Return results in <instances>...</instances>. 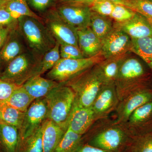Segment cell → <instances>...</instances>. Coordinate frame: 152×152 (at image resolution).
<instances>
[{
    "mask_svg": "<svg viewBox=\"0 0 152 152\" xmlns=\"http://www.w3.org/2000/svg\"><path fill=\"white\" fill-rule=\"evenodd\" d=\"M55 8L61 18L76 29L89 27L92 12L89 6L83 4H57Z\"/></svg>",
    "mask_w": 152,
    "mask_h": 152,
    "instance_id": "cell-10",
    "label": "cell"
},
{
    "mask_svg": "<svg viewBox=\"0 0 152 152\" xmlns=\"http://www.w3.org/2000/svg\"><path fill=\"white\" fill-rule=\"evenodd\" d=\"M41 59L29 51L15 58L0 74V80L23 86L34 76L39 75Z\"/></svg>",
    "mask_w": 152,
    "mask_h": 152,
    "instance_id": "cell-5",
    "label": "cell"
},
{
    "mask_svg": "<svg viewBox=\"0 0 152 152\" xmlns=\"http://www.w3.org/2000/svg\"><path fill=\"white\" fill-rule=\"evenodd\" d=\"M129 149L132 152H152V131L133 137Z\"/></svg>",
    "mask_w": 152,
    "mask_h": 152,
    "instance_id": "cell-31",
    "label": "cell"
},
{
    "mask_svg": "<svg viewBox=\"0 0 152 152\" xmlns=\"http://www.w3.org/2000/svg\"><path fill=\"white\" fill-rule=\"evenodd\" d=\"M130 37L137 39L152 36V29L145 17L137 12L132 18L124 23H114Z\"/></svg>",
    "mask_w": 152,
    "mask_h": 152,
    "instance_id": "cell-17",
    "label": "cell"
},
{
    "mask_svg": "<svg viewBox=\"0 0 152 152\" xmlns=\"http://www.w3.org/2000/svg\"><path fill=\"white\" fill-rule=\"evenodd\" d=\"M96 1H97V0H87L85 4L90 6L92 3ZM110 1H112L115 4H120L123 5L126 7L127 5L128 0H110Z\"/></svg>",
    "mask_w": 152,
    "mask_h": 152,
    "instance_id": "cell-42",
    "label": "cell"
},
{
    "mask_svg": "<svg viewBox=\"0 0 152 152\" xmlns=\"http://www.w3.org/2000/svg\"><path fill=\"white\" fill-rule=\"evenodd\" d=\"M132 39L119 28L115 26L102 40L101 53L104 59L115 58L130 51Z\"/></svg>",
    "mask_w": 152,
    "mask_h": 152,
    "instance_id": "cell-11",
    "label": "cell"
},
{
    "mask_svg": "<svg viewBox=\"0 0 152 152\" xmlns=\"http://www.w3.org/2000/svg\"><path fill=\"white\" fill-rule=\"evenodd\" d=\"M27 51V47L18 26L11 31L0 50V74L15 58Z\"/></svg>",
    "mask_w": 152,
    "mask_h": 152,
    "instance_id": "cell-15",
    "label": "cell"
},
{
    "mask_svg": "<svg viewBox=\"0 0 152 152\" xmlns=\"http://www.w3.org/2000/svg\"><path fill=\"white\" fill-rule=\"evenodd\" d=\"M150 1H151L152 2V0H150Z\"/></svg>",
    "mask_w": 152,
    "mask_h": 152,
    "instance_id": "cell-46",
    "label": "cell"
},
{
    "mask_svg": "<svg viewBox=\"0 0 152 152\" xmlns=\"http://www.w3.org/2000/svg\"><path fill=\"white\" fill-rule=\"evenodd\" d=\"M145 75V69L138 60L127 56L125 58L115 82L120 101L132 93L146 88L143 83Z\"/></svg>",
    "mask_w": 152,
    "mask_h": 152,
    "instance_id": "cell-4",
    "label": "cell"
},
{
    "mask_svg": "<svg viewBox=\"0 0 152 152\" xmlns=\"http://www.w3.org/2000/svg\"><path fill=\"white\" fill-rule=\"evenodd\" d=\"M115 3L110 0H97L90 5L91 10L102 15L110 17Z\"/></svg>",
    "mask_w": 152,
    "mask_h": 152,
    "instance_id": "cell-35",
    "label": "cell"
},
{
    "mask_svg": "<svg viewBox=\"0 0 152 152\" xmlns=\"http://www.w3.org/2000/svg\"><path fill=\"white\" fill-rule=\"evenodd\" d=\"M43 152H54L66 130L47 119L42 125Z\"/></svg>",
    "mask_w": 152,
    "mask_h": 152,
    "instance_id": "cell-20",
    "label": "cell"
},
{
    "mask_svg": "<svg viewBox=\"0 0 152 152\" xmlns=\"http://www.w3.org/2000/svg\"><path fill=\"white\" fill-rule=\"evenodd\" d=\"M41 17L50 33L60 45L70 44L78 47L77 29L61 18L56 8Z\"/></svg>",
    "mask_w": 152,
    "mask_h": 152,
    "instance_id": "cell-8",
    "label": "cell"
},
{
    "mask_svg": "<svg viewBox=\"0 0 152 152\" xmlns=\"http://www.w3.org/2000/svg\"><path fill=\"white\" fill-rule=\"evenodd\" d=\"M18 152H43L42 125L32 134L20 140Z\"/></svg>",
    "mask_w": 152,
    "mask_h": 152,
    "instance_id": "cell-28",
    "label": "cell"
},
{
    "mask_svg": "<svg viewBox=\"0 0 152 152\" xmlns=\"http://www.w3.org/2000/svg\"><path fill=\"white\" fill-rule=\"evenodd\" d=\"M119 102L115 83L103 85L91 107L95 121L109 117L115 111Z\"/></svg>",
    "mask_w": 152,
    "mask_h": 152,
    "instance_id": "cell-9",
    "label": "cell"
},
{
    "mask_svg": "<svg viewBox=\"0 0 152 152\" xmlns=\"http://www.w3.org/2000/svg\"><path fill=\"white\" fill-rule=\"evenodd\" d=\"M60 46V44L57 42L55 47L47 52L42 58L40 64L39 75L42 76L51 69L61 58Z\"/></svg>",
    "mask_w": 152,
    "mask_h": 152,
    "instance_id": "cell-30",
    "label": "cell"
},
{
    "mask_svg": "<svg viewBox=\"0 0 152 152\" xmlns=\"http://www.w3.org/2000/svg\"><path fill=\"white\" fill-rule=\"evenodd\" d=\"M34 100L22 86L15 90L8 99L2 102L20 111L26 113Z\"/></svg>",
    "mask_w": 152,
    "mask_h": 152,
    "instance_id": "cell-26",
    "label": "cell"
},
{
    "mask_svg": "<svg viewBox=\"0 0 152 152\" xmlns=\"http://www.w3.org/2000/svg\"><path fill=\"white\" fill-rule=\"evenodd\" d=\"M152 100V90L147 88L130 94L120 101L115 111L116 121L124 124L136 109Z\"/></svg>",
    "mask_w": 152,
    "mask_h": 152,
    "instance_id": "cell-14",
    "label": "cell"
},
{
    "mask_svg": "<svg viewBox=\"0 0 152 152\" xmlns=\"http://www.w3.org/2000/svg\"><path fill=\"white\" fill-rule=\"evenodd\" d=\"M132 140L124 125L109 117L96 121L83 136V143L110 152L125 151Z\"/></svg>",
    "mask_w": 152,
    "mask_h": 152,
    "instance_id": "cell-1",
    "label": "cell"
},
{
    "mask_svg": "<svg viewBox=\"0 0 152 152\" xmlns=\"http://www.w3.org/2000/svg\"><path fill=\"white\" fill-rule=\"evenodd\" d=\"M132 138L152 131V100L136 109L123 124Z\"/></svg>",
    "mask_w": 152,
    "mask_h": 152,
    "instance_id": "cell-13",
    "label": "cell"
},
{
    "mask_svg": "<svg viewBox=\"0 0 152 152\" xmlns=\"http://www.w3.org/2000/svg\"><path fill=\"white\" fill-rule=\"evenodd\" d=\"M20 142L19 129L0 123V151L18 152Z\"/></svg>",
    "mask_w": 152,
    "mask_h": 152,
    "instance_id": "cell-22",
    "label": "cell"
},
{
    "mask_svg": "<svg viewBox=\"0 0 152 152\" xmlns=\"http://www.w3.org/2000/svg\"><path fill=\"white\" fill-rule=\"evenodd\" d=\"M127 55L126 53L115 58L104 59L94 66L103 82V85L115 83L120 66Z\"/></svg>",
    "mask_w": 152,
    "mask_h": 152,
    "instance_id": "cell-19",
    "label": "cell"
},
{
    "mask_svg": "<svg viewBox=\"0 0 152 152\" xmlns=\"http://www.w3.org/2000/svg\"><path fill=\"white\" fill-rule=\"evenodd\" d=\"M48 108L47 119L64 129H68V122L75 94L68 86L60 84L45 97Z\"/></svg>",
    "mask_w": 152,
    "mask_h": 152,
    "instance_id": "cell-3",
    "label": "cell"
},
{
    "mask_svg": "<svg viewBox=\"0 0 152 152\" xmlns=\"http://www.w3.org/2000/svg\"><path fill=\"white\" fill-rule=\"evenodd\" d=\"M94 66L64 84L75 93L74 103L84 107H91L103 85Z\"/></svg>",
    "mask_w": 152,
    "mask_h": 152,
    "instance_id": "cell-6",
    "label": "cell"
},
{
    "mask_svg": "<svg viewBox=\"0 0 152 152\" xmlns=\"http://www.w3.org/2000/svg\"><path fill=\"white\" fill-rule=\"evenodd\" d=\"M114 24L110 18L92 11L89 27L101 40L111 31L114 28Z\"/></svg>",
    "mask_w": 152,
    "mask_h": 152,
    "instance_id": "cell-24",
    "label": "cell"
},
{
    "mask_svg": "<svg viewBox=\"0 0 152 152\" xmlns=\"http://www.w3.org/2000/svg\"><path fill=\"white\" fill-rule=\"evenodd\" d=\"M104 59L101 53L78 59L61 58L46 74L45 77L64 84Z\"/></svg>",
    "mask_w": 152,
    "mask_h": 152,
    "instance_id": "cell-7",
    "label": "cell"
},
{
    "mask_svg": "<svg viewBox=\"0 0 152 152\" xmlns=\"http://www.w3.org/2000/svg\"><path fill=\"white\" fill-rule=\"evenodd\" d=\"M30 8L41 16L51 9L56 7L57 0H26Z\"/></svg>",
    "mask_w": 152,
    "mask_h": 152,
    "instance_id": "cell-33",
    "label": "cell"
},
{
    "mask_svg": "<svg viewBox=\"0 0 152 152\" xmlns=\"http://www.w3.org/2000/svg\"><path fill=\"white\" fill-rule=\"evenodd\" d=\"M124 152H131V151H130V150L129 149H129H128L127 150H126V151H124Z\"/></svg>",
    "mask_w": 152,
    "mask_h": 152,
    "instance_id": "cell-45",
    "label": "cell"
},
{
    "mask_svg": "<svg viewBox=\"0 0 152 152\" xmlns=\"http://www.w3.org/2000/svg\"><path fill=\"white\" fill-rule=\"evenodd\" d=\"M60 53L61 58L78 59L86 58L78 47L70 44H61Z\"/></svg>",
    "mask_w": 152,
    "mask_h": 152,
    "instance_id": "cell-36",
    "label": "cell"
},
{
    "mask_svg": "<svg viewBox=\"0 0 152 152\" xmlns=\"http://www.w3.org/2000/svg\"><path fill=\"white\" fill-rule=\"evenodd\" d=\"M60 83L41 75L34 76L26 82L23 87L34 99L45 98Z\"/></svg>",
    "mask_w": 152,
    "mask_h": 152,
    "instance_id": "cell-21",
    "label": "cell"
},
{
    "mask_svg": "<svg viewBox=\"0 0 152 152\" xmlns=\"http://www.w3.org/2000/svg\"><path fill=\"white\" fill-rule=\"evenodd\" d=\"M95 122L91 108L84 107L74 103L68 120V128L83 135Z\"/></svg>",
    "mask_w": 152,
    "mask_h": 152,
    "instance_id": "cell-16",
    "label": "cell"
},
{
    "mask_svg": "<svg viewBox=\"0 0 152 152\" xmlns=\"http://www.w3.org/2000/svg\"><path fill=\"white\" fill-rule=\"evenodd\" d=\"M19 30L28 50L39 59L53 48L56 41L43 22L29 17L18 19Z\"/></svg>",
    "mask_w": 152,
    "mask_h": 152,
    "instance_id": "cell-2",
    "label": "cell"
},
{
    "mask_svg": "<svg viewBox=\"0 0 152 152\" xmlns=\"http://www.w3.org/2000/svg\"><path fill=\"white\" fill-rule=\"evenodd\" d=\"M6 8L15 19L22 17H29L43 22L42 18L30 8L26 0H7ZM44 23V22H43Z\"/></svg>",
    "mask_w": 152,
    "mask_h": 152,
    "instance_id": "cell-27",
    "label": "cell"
},
{
    "mask_svg": "<svg viewBox=\"0 0 152 152\" xmlns=\"http://www.w3.org/2000/svg\"><path fill=\"white\" fill-rule=\"evenodd\" d=\"M147 19V20L148 22L151 25L152 29V18H148V17H145Z\"/></svg>",
    "mask_w": 152,
    "mask_h": 152,
    "instance_id": "cell-44",
    "label": "cell"
},
{
    "mask_svg": "<svg viewBox=\"0 0 152 152\" xmlns=\"http://www.w3.org/2000/svg\"><path fill=\"white\" fill-rule=\"evenodd\" d=\"M20 86L0 80V102L8 99L14 91Z\"/></svg>",
    "mask_w": 152,
    "mask_h": 152,
    "instance_id": "cell-38",
    "label": "cell"
},
{
    "mask_svg": "<svg viewBox=\"0 0 152 152\" xmlns=\"http://www.w3.org/2000/svg\"><path fill=\"white\" fill-rule=\"evenodd\" d=\"M25 113L0 102V123L21 128Z\"/></svg>",
    "mask_w": 152,
    "mask_h": 152,
    "instance_id": "cell-25",
    "label": "cell"
},
{
    "mask_svg": "<svg viewBox=\"0 0 152 152\" xmlns=\"http://www.w3.org/2000/svg\"><path fill=\"white\" fill-rule=\"evenodd\" d=\"M17 27H0V50L5 43L11 31Z\"/></svg>",
    "mask_w": 152,
    "mask_h": 152,
    "instance_id": "cell-39",
    "label": "cell"
},
{
    "mask_svg": "<svg viewBox=\"0 0 152 152\" xmlns=\"http://www.w3.org/2000/svg\"><path fill=\"white\" fill-rule=\"evenodd\" d=\"M83 135L68 128L54 152H73L83 143Z\"/></svg>",
    "mask_w": 152,
    "mask_h": 152,
    "instance_id": "cell-29",
    "label": "cell"
},
{
    "mask_svg": "<svg viewBox=\"0 0 152 152\" xmlns=\"http://www.w3.org/2000/svg\"><path fill=\"white\" fill-rule=\"evenodd\" d=\"M73 152H110L92 146L87 144L82 143Z\"/></svg>",
    "mask_w": 152,
    "mask_h": 152,
    "instance_id": "cell-40",
    "label": "cell"
},
{
    "mask_svg": "<svg viewBox=\"0 0 152 152\" xmlns=\"http://www.w3.org/2000/svg\"><path fill=\"white\" fill-rule=\"evenodd\" d=\"M87 0H57V4H86Z\"/></svg>",
    "mask_w": 152,
    "mask_h": 152,
    "instance_id": "cell-41",
    "label": "cell"
},
{
    "mask_svg": "<svg viewBox=\"0 0 152 152\" xmlns=\"http://www.w3.org/2000/svg\"><path fill=\"white\" fill-rule=\"evenodd\" d=\"M137 12L126 6L115 4L113 10L109 18L118 23H124L132 18Z\"/></svg>",
    "mask_w": 152,
    "mask_h": 152,
    "instance_id": "cell-32",
    "label": "cell"
},
{
    "mask_svg": "<svg viewBox=\"0 0 152 152\" xmlns=\"http://www.w3.org/2000/svg\"><path fill=\"white\" fill-rule=\"evenodd\" d=\"M126 7L144 16L152 18V2L150 0H128Z\"/></svg>",
    "mask_w": 152,
    "mask_h": 152,
    "instance_id": "cell-34",
    "label": "cell"
},
{
    "mask_svg": "<svg viewBox=\"0 0 152 152\" xmlns=\"http://www.w3.org/2000/svg\"><path fill=\"white\" fill-rule=\"evenodd\" d=\"M18 26V20L15 19L6 8H0V27L16 28Z\"/></svg>",
    "mask_w": 152,
    "mask_h": 152,
    "instance_id": "cell-37",
    "label": "cell"
},
{
    "mask_svg": "<svg viewBox=\"0 0 152 152\" xmlns=\"http://www.w3.org/2000/svg\"><path fill=\"white\" fill-rule=\"evenodd\" d=\"M130 51L140 57L152 70V36L132 39Z\"/></svg>",
    "mask_w": 152,
    "mask_h": 152,
    "instance_id": "cell-23",
    "label": "cell"
},
{
    "mask_svg": "<svg viewBox=\"0 0 152 152\" xmlns=\"http://www.w3.org/2000/svg\"><path fill=\"white\" fill-rule=\"evenodd\" d=\"M78 45L85 58H91L100 53L102 41L90 27L77 30Z\"/></svg>",
    "mask_w": 152,
    "mask_h": 152,
    "instance_id": "cell-18",
    "label": "cell"
},
{
    "mask_svg": "<svg viewBox=\"0 0 152 152\" xmlns=\"http://www.w3.org/2000/svg\"><path fill=\"white\" fill-rule=\"evenodd\" d=\"M48 108L45 98L35 100L25 113L21 128L20 140L37 130L47 119Z\"/></svg>",
    "mask_w": 152,
    "mask_h": 152,
    "instance_id": "cell-12",
    "label": "cell"
},
{
    "mask_svg": "<svg viewBox=\"0 0 152 152\" xmlns=\"http://www.w3.org/2000/svg\"><path fill=\"white\" fill-rule=\"evenodd\" d=\"M7 0H0V8L5 5Z\"/></svg>",
    "mask_w": 152,
    "mask_h": 152,
    "instance_id": "cell-43",
    "label": "cell"
}]
</instances>
